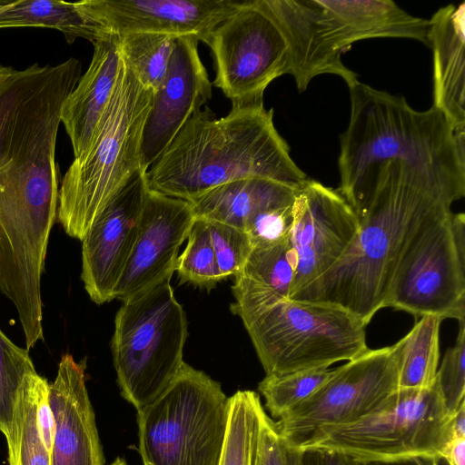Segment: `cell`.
Listing matches in <instances>:
<instances>
[{"instance_id":"cell-37","label":"cell","mask_w":465,"mask_h":465,"mask_svg":"<svg viewBox=\"0 0 465 465\" xmlns=\"http://www.w3.org/2000/svg\"><path fill=\"white\" fill-rule=\"evenodd\" d=\"M50 383L46 382L40 390L36 403V420L40 436L52 454L55 433V423L49 403Z\"/></svg>"},{"instance_id":"cell-29","label":"cell","mask_w":465,"mask_h":465,"mask_svg":"<svg viewBox=\"0 0 465 465\" xmlns=\"http://www.w3.org/2000/svg\"><path fill=\"white\" fill-rule=\"evenodd\" d=\"M123 58L138 81L153 93L163 82L177 36L157 33L119 35Z\"/></svg>"},{"instance_id":"cell-26","label":"cell","mask_w":465,"mask_h":465,"mask_svg":"<svg viewBox=\"0 0 465 465\" xmlns=\"http://www.w3.org/2000/svg\"><path fill=\"white\" fill-rule=\"evenodd\" d=\"M441 319L421 316L412 329L392 345L398 365L399 389H425L435 382L440 360Z\"/></svg>"},{"instance_id":"cell-38","label":"cell","mask_w":465,"mask_h":465,"mask_svg":"<svg viewBox=\"0 0 465 465\" xmlns=\"http://www.w3.org/2000/svg\"><path fill=\"white\" fill-rule=\"evenodd\" d=\"M440 456L449 465H465V438L451 437Z\"/></svg>"},{"instance_id":"cell-34","label":"cell","mask_w":465,"mask_h":465,"mask_svg":"<svg viewBox=\"0 0 465 465\" xmlns=\"http://www.w3.org/2000/svg\"><path fill=\"white\" fill-rule=\"evenodd\" d=\"M459 324L456 341L446 351L435 378L445 407L450 414L465 401V322Z\"/></svg>"},{"instance_id":"cell-17","label":"cell","mask_w":465,"mask_h":465,"mask_svg":"<svg viewBox=\"0 0 465 465\" xmlns=\"http://www.w3.org/2000/svg\"><path fill=\"white\" fill-rule=\"evenodd\" d=\"M91 14L114 35H192L204 44L239 0H85Z\"/></svg>"},{"instance_id":"cell-1","label":"cell","mask_w":465,"mask_h":465,"mask_svg":"<svg viewBox=\"0 0 465 465\" xmlns=\"http://www.w3.org/2000/svg\"><path fill=\"white\" fill-rule=\"evenodd\" d=\"M462 197L399 162L373 173L358 232L341 259L290 299L344 308L366 325L383 304L406 250Z\"/></svg>"},{"instance_id":"cell-39","label":"cell","mask_w":465,"mask_h":465,"mask_svg":"<svg viewBox=\"0 0 465 465\" xmlns=\"http://www.w3.org/2000/svg\"><path fill=\"white\" fill-rule=\"evenodd\" d=\"M434 458L414 457L388 461H355L356 465H434Z\"/></svg>"},{"instance_id":"cell-35","label":"cell","mask_w":465,"mask_h":465,"mask_svg":"<svg viewBox=\"0 0 465 465\" xmlns=\"http://www.w3.org/2000/svg\"><path fill=\"white\" fill-rule=\"evenodd\" d=\"M292 204L264 210L251 219L244 232L252 249L272 246L289 237L292 223Z\"/></svg>"},{"instance_id":"cell-44","label":"cell","mask_w":465,"mask_h":465,"mask_svg":"<svg viewBox=\"0 0 465 465\" xmlns=\"http://www.w3.org/2000/svg\"><path fill=\"white\" fill-rule=\"evenodd\" d=\"M110 465H128L125 460L117 457Z\"/></svg>"},{"instance_id":"cell-22","label":"cell","mask_w":465,"mask_h":465,"mask_svg":"<svg viewBox=\"0 0 465 465\" xmlns=\"http://www.w3.org/2000/svg\"><path fill=\"white\" fill-rule=\"evenodd\" d=\"M330 30L344 53L372 38H405L428 45L429 20L414 16L390 0H318Z\"/></svg>"},{"instance_id":"cell-42","label":"cell","mask_w":465,"mask_h":465,"mask_svg":"<svg viewBox=\"0 0 465 465\" xmlns=\"http://www.w3.org/2000/svg\"><path fill=\"white\" fill-rule=\"evenodd\" d=\"M302 465H322L321 454L318 450H303Z\"/></svg>"},{"instance_id":"cell-9","label":"cell","mask_w":465,"mask_h":465,"mask_svg":"<svg viewBox=\"0 0 465 465\" xmlns=\"http://www.w3.org/2000/svg\"><path fill=\"white\" fill-rule=\"evenodd\" d=\"M452 416L436 382L425 389H398L374 411L325 429L300 449L334 451L354 461L435 458L451 438Z\"/></svg>"},{"instance_id":"cell-5","label":"cell","mask_w":465,"mask_h":465,"mask_svg":"<svg viewBox=\"0 0 465 465\" xmlns=\"http://www.w3.org/2000/svg\"><path fill=\"white\" fill-rule=\"evenodd\" d=\"M153 91L143 85L122 56L116 85L87 152L74 159L59 189L57 219L83 240L94 220L141 167L144 125Z\"/></svg>"},{"instance_id":"cell-11","label":"cell","mask_w":465,"mask_h":465,"mask_svg":"<svg viewBox=\"0 0 465 465\" xmlns=\"http://www.w3.org/2000/svg\"><path fill=\"white\" fill-rule=\"evenodd\" d=\"M399 389L392 345L368 349L343 365L309 398L275 421L280 434L300 449L318 432L359 420Z\"/></svg>"},{"instance_id":"cell-27","label":"cell","mask_w":465,"mask_h":465,"mask_svg":"<svg viewBox=\"0 0 465 465\" xmlns=\"http://www.w3.org/2000/svg\"><path fill=\"white\" fill-rule=\"evenodd\" d=\"M265 410L253 391L229 397L225 439L218 465H262L261 424Z\"/></svg>"},{"instance_id":"cell-25","label":"cell","mask_w":465,"mask_h":465,"mask_svg":"<svg viewBox=\"0 0 465 465\" xmlns=\"http://www.w3.org/2000/svg\"><path fill=\"white\" fill-rule=\"evenodd\" d=\"M43 27L62 32L67 43L76 38L92 44L112 35L89 11L85 0H0V29Z\"/></svg>"},{"instance_id":"cell-10","label":"cell","mask_w":465,"mask_h":465,"mask_svg":"<svg viewBox=\"0 0 465 465\" xmlns=\"http://www.w3.org/2000/svg\"><path fill=\"white\" fill-rule=\"evenodd\" d=\"M415 316L465 322V216L450 212L412 241L384 304Z\"/></svg>"},{"instance_id":"cell-14","label":"cell","mask_w":465,"mask_h":465,"mask_svg":"<svg viewBox=\"0 0 465 465\" xmlns=\"http://www.w3.org/2000/svg\"><path fill=\"white\" fill-rule=\"evenodd\" d=\"M148 191L146 171L140 169L107 203L82 240L81 279L96 304L114 300L138 236Z\"/></svg>"},{"instance_id":"cell-23","label":"cell","mask_w":465,"mask_h":465,"mask_svg":"<svg viewBox=\"0 0 465 465\" xmlns=\"http://www.w3.org/2000/svg\"><path fill=\"white\" fill-rule=\"evenodd\" d=\"M295 269L288 238L272 246L253 248L241 272L234 276L232 312L241 317L290 299Z\"/></svg>"},{"instance_id":"cell-33","label":"cell","mask_w":465,"mask_h":465,"mask_svg":"<svg viewBox=\"0 0 465 465\" xmlns=\"http://www.w3.org/2000/svg\"><path fill=\"white\" fill-rule=\"evenodd\" d=\"M206 223L221 274L224 279L235 276L241 272L252 251L248 235L242 230L223 223Z\"/></svg>"},{"instance_id":"cell-8","label":"cell","mask_w":465,"mask_h":465,"mask_svg":"<svg viewBox=\"0 0 465 465\" xmlns=\"http://www.w3.org/2000/svg\"><path fill=\"white\" fill-rule=\"evenodd\" d=\"M269 374L328 368L366 351V324L342 307L283 300L241 317Z\"/></svg>"},{"instance_id":"cell-21","label":"cell","mask_w":465,"mask_h":465,"mask_svg":"<svg viewBox=\"0 0 465 465\" xmlns=\"http://www.w3.org/2000/svg\"><path fill=\"white\" fill-rule=\"evenodd\" d=\"M433 54V104L455 132H465V3L440 8L429 19Z\"/></svg>"},{"instance_id":"cell-15","label":"cell","mask_w":465,"mask_h":465,"mask_svg":"<svg viewBox=\"0 0 465 465\" xmlns=\"http://www.w3.org/2000/svg\"><path fill=\"white\" fill-rule=\"evenodd\" d=\"M192 35L175 38L165 78L153 93L142 140L141 167L148 168L165 152L188 120L212 97L208 73Z\"/></svg>"},{"instance_id":"cell-43","label":"cell","mask_w":465,"mask_h":465,"mask_svg":"<svg viewBox=\"0 0 465 465\" xmlns=\"http://www.w3.org/2000/svg\"><path fill=\"white\" fill-rule=\"evenodd\" d=\"M434 465H449V463L445 460L443 457L440 455L434 458L433 461Z\"/></svg>"},{"instance_id":"cell-36","label":"cell","mask_w":465,"mask_h":465,"mask_svg":"<svg viewBox=\"0 0 465 465\" xmlns=\"http://www.w3.org/2000/svg\"><path fill=\"white\" fill-rule=\"evenodd\" d=\"M304 451L289 444L264 411L261 424L262 465H302Z\"/></svg>"},{"instance_id":"cell-4","label":"cell","mask_w":465,"mask_h":465,"mask_svg":"<svg viewBox=\"0 0 465 465\" xmlns=\"http://www.w3.org/2000/svg\"><path fill=\"white\" fill-rule=\"evenodd\" d=\"M81 73V62L73 57L23 70L0 64V203H58L61 109Z\"/></svg>"},{"instance_id":"cell-20","label":"cell","mask_w":465,"mask_h":465,"mask_svg":"<svg viewBox=\"0 0 465 465\" xmlns=\"http://www.w3.org/2000/svg\"><path fill=\"white\" fill-rule=\"evenodd\" d=\"M93 45L89 67L61 109V123L70 138L74 159L81 158L90 147L112 97L122 64L118 35L112 34Z\"/></svg>"},{"instance_id":"cell-18","label":"cell","mask_w":465,"mask_h":465,"mask_svg":"<svg viewBox=\"0 0 465 465\" xmlns=\"http://www.w3.org/2000/svg\"><path fill=\"white\" fill-rule=\"evenodd\" d=\"M281 30L288 46V74L298 91L307 89L318 75L330 74L348 87L358 75L341 61L337 45L317 0H260Z\"/></svg>"},{"instance_id":"cell-28","label":"cell","mask_w":465,"mask_h":465,"mask_svg":"<svg viewBox=\"0 0 465 465\" xmlns=\"http://www.w3.org/2000/svg\"><path fill=\"white\" fill-rule=\"evenodd\" d=\"M46 382L47 380L35 371L23 383L15 408L12 440L7 445L8 465H52V454L40 436L36 420L38 394Z\"/></svg>"},{"instance_id":"cell-30","label":"cell","mask_w":465,"mask_h":465,"mask_svg":"<svg viewBox=\"0 0 465 465\" xmlns=\"http://www.w3.org/2000/svg\"><path fill=\"white\" fill-rule=\"evenodd\" d=\"M333 370L317 368L266 375L258 384L272 418L281 419L313 394L332 374Z\"/></svg>"},{"instance_id":"cell-6","label":"cell","mask_w":465,"mask_h":465,"mask_svg":"<svg viewBox=\"0 0 465 465\" xmlns=\"http://www.w3.org/2000/svg\"><path fill=\"white\" fill-rule=\"evenodd\" d=\"M186 314L170 281L124 301L114 320V366L122 397L136 411L159 398L184 361Z\"/></svg>"},{"instance_id":"cell-32","label":"cell","mask_w":465,"mask_h":465,"mask_svg":"<svg viewBox=\"0 0 465 465\" xmlns=\"http://www.w3.org/2000/svg\"><path fill=\"white\" fill-rule=\"evenodd\" d=\"M187 239L175 267L181 282L208 290L213 288L224 278L218 267L206 221L195 218Z\"/></svg>"},{"instance_id":"cell-19","label":"cell","mask_w":465,"mask_h":465,"mask_svg":"<svg viewBox=\"0 0 465 465\" xmlns=\"http://www.w3.org/2000/svg\"><path fill=\"white\" fill-rule=\"evenodd\" d=\"M85 360L62 356L49 388L55 423L52 465H104L95 415L85 385Z\"/></svg>"},{"instance_id":"cell-31","label":"cell","mask_w":465,"mask_h":465,"mask_svg":"<svg viewBox=\"0 0 465 465\" xmlns=\"http://www.w3.org/2000/svg\"><path fill=\"white\" fill-rule=\"evenodd\" d=\"M36 371L29 350L15 345L0 329V431L10 444L20 390Z\"/></svg>"},{"instance_id":"cell-2","label":"cell","mask_w":465,"mask_h":465,"mask_svg":"<svg viewBox=\"0 0 465 465\" xmlns=\"http://www.w3.org/2000/svg\"><path fill=\"white\" fill-rule=\"evenodd\" d=\"M340 136L337 191L361 216L368 183L381 164L399 162L462 198L465 132H455L436 107L413 109L401 95L356 82Z\"/></svg>"},{"instance_id":"cell-41","label":"cell","mask_w":465,"mask_h":465,"mask_svg":"<svg viewBox=\"0 0 465 465\" xmlns=\"http://www.w3.org/2000/svg\"><path fill=\"white\" fill-rule=\"evenodd\" d=\"M322 465H356L351 458L334 451L319 450Z\"/></svg>"},{"instance_id":"cell-7","label":"cell","mask_w":465,"mask_h":465,"mask_svg":"<svg viewBox=\"0 0 465 465\" xmlns=\"http://www.w3.org/2000/svg\"><path fill=\"white\" fill-rule=\"evenodd\" d=\"M229 398L221 383L183 363L169 388L137 411L143 465H218Z\"/></svg>"},{"instance_id":"cell-16","label":"cell","mask_w":465,"mask_h":465,"mask_svg":"<svg viewBox=\"0 0 465 465\" xmlns=\"http://www.w3.org/2000/svg\"><path fill=\"white\" fill-rule=\"evenodd\" d=\"M195 215L188 201L149 190L138 236L114 299L122 302L170 281Z\"/></svg>"},{"instance_id":"cell-12","label":"cell","mask_w":465,"mask_h":465,"mask_svg":"<svg viewBox=\"0 0 465 465\" xmlns=\"http://www.w3.org/2000/svg\"><path fill=\"white\" fill-rule=\"evenodd\" d=\"M215 64L213 84L232 104L263 102L268 85L288 74V46L260 0H243L206 43Z\"/></svg>"},{"instance_id":"cell-24","label":"cell","mask_w":465,"mask_h":465,"mask_svg":"<svg viewBox=\"0 0 465 465\" xmlns=\"http://www.w3.org/2000/svg\"><path fill=\"white\" fill-rule=\"evenodd\" d=\"M297 189L267 179H244L217 186L190 201L195 218L244 232L257 213L293 203Z\"/></svg>"},{"instance_id":"cell-13","label":"cell","mask_w":465,"mask_h":465,"mask_svg":"<svg viewBox=\"0 0 465 465\" xmlns=\"http://www.w3.org/2000/svg\"><path fill=\"white\" fill-rule=\"evenodd\" d=\"M359 227L356 213L337 189L308 178L296 190L288 237L296 262L290 297L341 259Z\"/></svg>"},{"instance_id":"cell-40","label":"cell","mask_w":465,"mask_h":465,"mask_svg":"<svg viewBox=\"0 0 465 465\" xmlns=\"http://www.w3.org/2000/svg\"><path fill=\"white\" fill-rule=\"evenodd\" d=\"M451 437L465 438V401L460 404L453 413Z\"/></svg>"},{"instance_id":"cell-3","label":"cell","mask_w":465,"mask_h":465,"mask_svg":"<svg viewBox=\"0 0 465 465\" xmlns=\"http://www.w3.org/2000/svg\"><path fill=\"white\" fill-rule=\"evenodd\" d=\"M253 178L293 189L308 179L263 102L232 104L220 119L210 108L200 109L146 171L149 190L188 202L222 184Z\"/></svg>"}]
</instances>
